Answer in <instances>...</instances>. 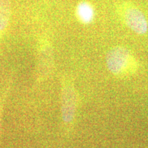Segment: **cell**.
I'll use <instances>...</instances> for the list:
<instances>
[{"instance_id": "2", "label": "cell", "mask_w": 148, "mask_h": 148, "mask_svg": "<svg viewBox=\"0 0 148 148\" xmlns=\"http://www.w3.org/2000/svg\"><path fill=\"white\" fill-rule=\"evenodd\" d=\"M116 11L125 25L138 34H145L148 30L147 18L141 10L130 1L116 5Z\"/></svg>"}, {"instance_id": "6", "label": "cell", "mask_w": 148, "mask_h": 148, "mask_svg": "<svg viewBox=\"0 0 148 148\" xmlns=\"http://www.w3.org/2000/svg\"><path fill=\"white\" fill-rule=\"evenodd\" d=\"M0 128H1V121H0Z\"/></svg>"}, {"instance_id": "5", "label": "cell", "mask_w": 148, "mask_h": 148, "mask_svg": "<svg viewBox=\"0 0 148 148\" xmlns=\"http://www.w3.org/2000/svg\"><path fill=\"white\" fill-rule=\"evenodd\" d=\"M10 13V0H0V31L3 30L8 25Z\"/></svg>"}, {"instance_id": "1", "label": "cell", "mask_w": 148, "mask_h": 148, "mask_svg": "<svg viewBox=\"0 0 148 148\" xmlns=\"http://www.w3.org/2000/svg\"><path fill=\"white\" fill-rule=\"evenodd\" d=\"M106 61L111 73L117 76H123L134 71L137 65L129 49L122 46H116L110 49L106 54Z\"/></svg>"}, {"instance_id": "3", "label": "cell", "mask_w": 148, "mask_h": 148, "mask_svg": "<svg viewBox=\"0 0 148 148\" xmlns=\"http://www.w3.org/2000/svg\"><path fill=\"white\" fill-rule=\"evenodd\" d=\"M76 108V95L73 86L66 84L62 92V116L65 123L73 121Z\"/></svg>"}, {"instance_id": "4", "label": "cell", "mask_w": 148, "mask_h": 148, "mask_svg": "<svg viewBox=\"0 0 148 148\" xmlns=\"http://www.w3.org/2000/svg\"><path fill=\"white\" fill-rule=\"evenodd\" d=\"M95 11L94 7L87 1H82L77 5L76 15L82 23L88 24L93 21Z\"/></svg>"}]
</instances>
